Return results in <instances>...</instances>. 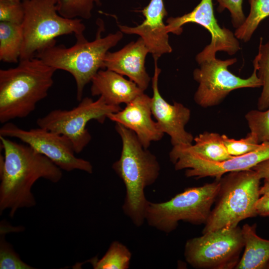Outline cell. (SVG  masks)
Here are the masks:
<instances>
[{
  "label": "cell",
  "mask_w": 269,
  "mask_h": 269,
  "mask_svg": "<svg viewBox=\"0 0 269 269\" xmlns=\"http://www.w3.org/2000/svg\"><path fill=\"white\" fill-rule=\"evenodd\" d=\"M79 102L72 109L54 110L36 121L38 127L67 137L76 153L82 152L92 139L87 129L90 121L103 123L110 114L122 109L120 106L108 104L102 96L95 101L85 97Z\"/></svg>",
  "instance_id": "obj_8"
},
{
  "label": "cell",
  "mask_w": 269,
  "mask_h": 269,
  "mask_svg": "<svg viewBox=\"0 0 269 269\" xmlns=\"http://www.w3.org/2000/svg\"><path fill=\"white\" fill-rule=\"evenodd\" d=\"M148 53L144 41L139 37L117 51H108L104 59L105 69L127 76L144 91L151 80L145 67Z\"/></svg>",
  "instance_id": "obj_17"
},
{
  "label": "cell",
  "mask_w": 269,
  "mask_h": 269,
  "mask_svg": "<svg viewBox=\"0 0 269 269\" xmlns=\"http://www.w3.org/2000/svg\"><path fill=\"white\" fill-rule=\"evenodd\" d=\"M166 30L180 35L182 26L186 23H195L205 27L211 35L210 43L197 54L195 59L200 62L216 57L218 51H223L230 55L235 54L240 50L239 39L228 28L221 27L215 17L212 0H201L190 12L182 16L170 17L166 20Z\"/></svg>",
  "instance_id": "obj_13"
},
{
  "label": "cell",
  "mask_w": 269,
  "mask_h": 269,
  "mask_svg": "<svg viewBox=\"0 0 269 269\" xmlns=\"http://www.w3.org/2000/svg\"><path fill=\"white\" fill-rule=\"evenodd\" d=\"M12 1H14V2H21L22 1V0H10Z\"/></svg>",
  "instance_id": "obj_34"
},
{
  "label": "cell",
  "mask_w": 269,
  "mask_h": 269,
  "mask_svg": "<svg viewBox=\"0 0 269 269\" xmlns=\"http://www.w3.org/2000/svg\"><path fill=\"white\" fill-rule=\"evenodd\" d=\"M169 158L176 170L186 169L185 175L187 177H213L220 180L226 173L251 169L269 159V142L262 143L254 151L221 161L206 159L184 145L174 146L169 152Z\"/></svg>",
  "instance_id": "obj_12"
},
{
  "label": "cell",
  "mask_w": 269,
  "mask_h": 269,
  "mask_svg": "<svg viewBox=\"0 0 269 269\" xmlns=\"http://www.w3.org/2000/svg\"><path fill=\"white\" fill-rule=\"evenodd\" d=\"M252 169L258 174L261 179L264 178L265 181H269V159L261 162Z\"/></svg>",
  "instance_id": "obj_32"
},
{
  "label": "cell",
  "mask_w": 269,
  "mask_h": 269,
  "mask_svg": "<svg viewBox=\"0 0 269 269\" xmlns=\"http://www.w3.org/2000/svg\"><path fill=\"white\" fill-rule=\"evenodd\" d=\"M4 161H0V212L9 210L13 217L17 210L36 205L31 192L34 183L44 178L57 183L62 177V169L50 159L26 144L0 135Z\"/></svg>",
  "instance_id": "obj_1"
},
{
  "label": "cell",
  "mask_w": 269,
  "mask_h": 269,
  "mask_svg": "<svg viewBox=\"0 0 269 269\" xmlns=\"http://www.w3.org/2000/svg\"><path fill=\"white\" fill-rule=\"evenodd\" d=\"M153 59L154 71L151 78L153 95L151 97L152 116L162 132L170 136L173 146L192 144L194 137L185 129L190 118L191 111L180 103L174 102L170 104L162 97L158 88L161 69L158 66V59Z\"/></svg>",
  "instance_id": "obj_14"
},
{
  "label": "cell",
  "mask_w": 269,
  "mask_h": 269,
  "mask_svg": "<svg viewBox=\"0 0 269 269\" xmlns=\"http://www.w3.org/2000/svg\"><path fill=\"white\" fill-rule=\"evenodd\" d=\"M152 115L151 98L142 92L124 109L110 114L108 118L134 132L143 147L147 149L151 142L160 140L164 134Z\"/></svg>",
  "instance_id": "obj_16"
},
{
  "label": "cell",
  "mask_w": 269,
  "mask_h": 269,
  "mask_svg": "<svg viewBox=\"0 0 269 269\" xmlns=\"http://www.w3.org/2000/svg\"><path fill=\"white\" fill-rule=\"evenodd\" d=\"M224 143L228 153L232 156H240L254 151L261 146L256 137L250 132L245 138L239 140L229 138L226 135H222Z\"/></svg>",
  "instance_id": "obj_27"
},
{
  "label": "cell",
  "mask_w": 269,
  "mask_h": 269,
  "mask_svg": "<svg viewBox=\"0 0 269 269\" xmlns=\"http://www.w3.org/2000/svg\"><path fill=\"white\" fill-rule=\"evenodd\" d=\"M257 225L245 224L242 228L244 252L235 269H265L269 261V240L256 233Z\"/></svg>",
  "instance_id": "obj_19"
},
{
  "label": "cell",
  "mask_w": 269,
  "mask_h": 269,
  "mask_svg": "<svg viewBox=\"0 0 269 269\" xmlns=\"http://www.w3.org/2000/svg\"><path fill=\"white\" fill-rule=\"evenodd\" d=\"M236 58L225 60L216 57L200 63L199 68L194 70V79L199 84L194 94L195 103L203 108L219 104L232 91L243 88H258L262 83L254 65L252 74L243 79L231 73L228 69L237 62Z\"/></svg>",
  "instance_id": "obj_10"
},
{
  "label": "cell",
  "mask_w": 269,
  "mask_h": 269,
  "mask_svg": "<svg viewBox=\"0 0 269 269\" xmlns=\"http://www.w3.org/2000/svg\"><path fill=\"white\" fill-rule=\"evenodd\" d=\"M265 269H269V261L266 265Z\"/></svg>",
  "instance_id": "obj_35"
},
{
  "label": "cell",
  "mask_w": 269,
  "mask_h": 269,
  "mask_svg": "<svg viewBox=\"0 0 269 269\" xmlns=\"http://www.w3.org/2000/svg\"><path fill=\"white\" fill-rule=\"evenodd\" d=\"M131 257L129 249L121 242L115 241L101 259L94 257L88 261L94 269H128Z\"/></svg>",
  "instance_id": "obj_22"
},
{
  "label": "cell",
  "mask_w": 269,
  "mask_h": 269,
  "mask_svg": "<svg viewBox=\"0 0 269 269\" xmlns=\"http://www.w3.org/2000/svg\"><path fill=\"white\" fill-rule=\"evenodd\" d=\"M59 0H22L24 17L21 24L23 44L19 61L31 59L37 52L56 44L58 36L74 34L76 41L87 39L82 19H69L58 11Z\"/></svg>",
  "instance_id": "obj_5"
},
{
  "label": "cell",
  "mask_w": 269,
  "mask_h": 269,
  "mask_svg": "<svg viewBox=\"0 0 269 269\" xmlns=\"http://www.w3.org/2000/svg\"><path fill=\"white\" fill-rule=\"evenodd\" d=\"M221 187L220 180L202 186L189 187L165 202L149 201L145 220L149 226L169 233L180 221L205 224Z\"/></svg>",
  "instance_id": "obj_7"
},
{
  "label": "cell",
  "mask_w": 269,
  "mask_h": 269,
  "mask_svg": "<svg viewBox=\"0 0 269 269\" xmlns=\"http://www.w3.org/2000/svg\"><path fill=\"white\" fill-rule=\"evenodd\" d=\"M0 135L19 139L48 158L63 170L93 172L91 162L76 157L72 143L63 135L39 127L24 130L7 122L0 128Z\"/></svg>",
  "instance_id": "obj_11"
},
{
  "label": "cell",
  "mask_w": 269,
  "mask_h": 269,
  "mask_svg": "<svg viewBox=\"0 0 269 269\" xmlns=\"http://www.w3.org/2000/svg\"><path fill=\"white\" fill-rule=\"evenodd\" d=\"M141 12L145 18L141 24L134 27L118 25L120 30L123 33L139 35L153 59L171 52L166 25L163 21L167 15L163 0H150Z\"/></svg>",
  "instance_id": "obj_15"
},
{
  "label": "cell",
  "mask_w": 269,
  "mask_h": 269,
  "mask_svg": "<svg viewBox=\"0 0 269 269\" xmlns=\"http://www.w3.org/2000/svg\"><path fill=\"white\" fill-rule=\"evenodd\" d=\"M218 3L217 10L222 12L225 9L229 10L234 27L238 28L245 21L246 17L243 12V0H215Z\"/></svg>",
  "instance_id": "obj_30"
},
{
  "label": "cell",
  "mask_w": 269,
  "mask_h": 269,
  "mask_svg": "<svg viewBox=\"0 0 269 269\" xmlns=\"http://www.w3.org/2000/svg\"><path fill=\"white\" fill-rule=\"evenodd\" d=\"M23 40L21 24L0 21V60L10 63L17 62Z\"/></svg>",
  "instance_id": "obj_20"
},
{
  "label": "cell",
  "mask_w": 269,
  "mask_h": 269,
  "mask_svg": "<svg viewBox=\"0 0 269 269\" xmlns=\"http://www.w3.org/2000/svg\"><path fill=\"white\" fill-rule=\"evenodd\" d=\"M250 9L242 25L234 34L239 40L248 42L260 23L269 16V0H249Z\"/></svg>",
  "instance_id": "obj_23"
},
{
  "label": "cell",
  "mask_w": 269,
  "mask_h": 269,
  "mask_svg": "<svg viewBox=\"0 0 269 269\" xmlns=\"http://www.w3.org/2000/svg\"><path fill=\"white\" fill-rule=\"evenodd\" d=\"M261 178L254 170L232 172L220 179L217 202L211 210L202 234L232 228L246 219L256 216Z\"/></svg>",
  "instance_id": "obj_6"
},
{
  "label": "cell",
  "mask_w": 269,
  "mask_h": 269,
  "mask_svg": "<svg viewBox=\"0 0 269 269\" xmlns=\"http://www.w3.org/2000/svg\"><path fill=\"white\" fill-rule=\"evenodd\" d=\"M0 234V269H33L34 268L23 262L14 251L11 244Z\"/></svg>",
  "instance_id": "obj_28"
},
{
  "label": "cell",
  "mask_w": 269,
  "mask_h": 269,
  "mask_svg": "<svg viewBox=\"0 0 269 269\" xmlns=\"http://www.w3.org/2000/svg\"><path fill=\"white\" fill-rule=\"evenodd\" d=\"M260 38L258 53L255 57L253 64L257 68V74L261 80L263 87L258 101V110L264 111L269 108V40L263 43Z\"/></svg>",
  "instance_id": "obj_24"
},
{
  "label": "cell",
  "mask_w": 269,
  "mask_h": 269,
  "mask_svg": "<svg viewBox=\"0 0 269 269\" xmlns=\"http://www.w3.org/2000/svg\"><path fill=\"white\" fill-rule=\"evenodd\" d=\"M194 144L184 145L187 149L209 160L221 161L234 156L230 155L224 143L222 135L205 132L194 137Z\"/></svg>",
  "instance_id": "obj_21"
},
{
  "label": "cell",
  "mask_w": 269,
  "mask_h": 269,
  "mask_svg": "<svg viewBox=\"0 0 269 269\" xmlns=\"http://www.w3.org/2000/svg\"><path fill=\"white\" fill-rule=\"evenodd\" d=\"M104 30L101 22L99 24L96 38L92 41H76L70 47L52 44L37 52L36 57L57 70L69 73L76 84V99L80 101L85 86L91 82L101 69H105L106 54L123 38L120 30L102 37Z\"/></svg>",
  "instance_id": "obj_4"
},
{
  "label": "cell",
  "mask_w": 269,
  "mask_h": 269,
  "mask_svg": "<svg viewBox=\"0 0 269 269\" xmlns=\"http://www.w3.org/2000/svg\"><path fill=\"white\" fill-rule=\"evenodd\" d=\"M115 129L121 137L122 148L120 157L112 168L126 188L123 211L138 227L145 221L149 202L144 189L157 179L160 167L156 156L143 147L134 132L119 123L116 124Z\"/></svg>",
  "instance_id": "obj_2"
},
{
  "label": "cell",
  "mask_w": 269,
  "mask_h": 269,
  "mask_svg": "<svg viewBox=\"0 0 269 269\" xmlns=\"http://www.w3.org/2000/svg\"><path fill=\"white\" fill-rule=\"evenodd\" d=\"M92 96H102L110 105L120 106L128 104L144 92L133 81L110 70L101 69L92 81Z\"/></svg>",
  "instance_id": "obj_18"
},
{
  "label": "cell",
  "mask_w": 269,
  "mask_h": 269,
  "mask_svg": "<svg viewBox=\"0 0 269 269\" xmlns=\"http://www.w3.org/2000/svg\"><path fill=\"white\" fill-rule=\"evenodd\" d=\"M24 13L22 1L0 0V21L21 24L24 19Z\"/></svg>",
  "instance_id": "obj_29"
},
{
  "label": "cell",
  "mask_w": 269,
  "mask_h": 269,
  "mask_svg": "<svg viewBox=\"0 0 269 269\" xmlns=\"http://www.w3.org/2000/svg\"><path fill=\"white\" fill-rule=\"evenodd\" d=\"M256 211L258 215L269 216V195H264L260 197L256 204Z\"/></svg>",
  "instance_id": "obj_31"
},
{
  "label": "cell",
  "mask_w": 269,
  "mask_h": 269,
  "mask_svg": "<svg viewBox=\"0 0 269 269\" xmlns=\"http://www.w3.org/2000/svg\"><path fill=\"white\" fill-rule=\"evenodd\" d=\"M251 133L259 142H269V108L264 111L251 110L245 115Z\"/></svg>",
  "instance_id": "obj_26"
},
{
  "label": "cell",
  "mask_w": 269,
  "mask_h": 269,
  "mask_svg": "<svg viewBox=\"0 0 269 269\" xmlns=\"http://www.w3.org/2000/svg\"><path fill=\"white\" fill-rule=\"evenodd\" d=\"M101 4V0H59L58 11L67 18L89 19L94 5Z\"/></svg>",
  "instance_id": "obj_25"
},
{
  "label": "cell",
  "mask_w": 269,
  "mask_h": 269,
  "mask_svg": "<svg viewBox=\"0 0 269 269\" xmlns=\"http://www.w3.org/2000/svg\"><path fill=\"white\" fill-rule=\"evenodd\" d=\"M56 70L34 57L0 70V122L24 118L48 95Z\"/></svg>",
  "instance_id": "obj_3"
},
{
  "label": "cell",
  "mask_w": 269,
  "mask_h": 269,
  "mask_svg": "<svg viewBox=\"0 0 269 269\" xmlns=\"http://www.w3.org/2000/svg\"><path fill=\"white\" fill-rule=\"evenodd\" d=\"M202 234L186 241L184 248L186 262L196 269L236 268L244 247L242 228L238 226Z\"/></svg>",
  "instance_id": "obj_9"
},
{
  "label": "cell",
  "mask_w": 269,
  "mask_h": 269,
  "mask_svg": "<svg viewBox=\"0 0 269 269\" xmlns=\"http://www.w3.org/2000/svg\"><path fill=\"white\" fill-rule=\"evenodd\" d=\"M260 195H269V181H265L264 184L260 188Z\"/></svg>",
  "instance_id": "obj_33"
}]
</instances>
